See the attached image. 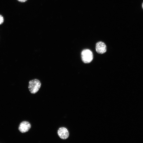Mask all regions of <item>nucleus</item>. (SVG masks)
Here are the masks:
<instances>
[{
    "instance_id": "1",
    "label": "nucleus",
    "mask_w": 143,
    "mask_h": 143,
    "mask_svg": "<svg viewBox=\"0 0 143 143\" xmlns=\"http://www.w3.org/2000/svg\"><path fill=\"white\" fill-rule=\"evenodd\" d=\"M82 61L84 63L88 64L91 62L93 59V55L92 51L89 49L83 50L81 53Z\"/></svg>"
},
{
    "instance_id": "2",
    "label": "nucleus",
    "mask_w": 143,
    "mask_h": 143,
    "mask_svg": "<svg viewBox=\"0 0 143 143\" xmlns=\"http://www.w3.org/2000/svg\"><path fill=\"white\" fill-rule=\"evenodd\" d=\"M41 85V83L40 81L35 79L29 81L28 88L31 93L35 94L39 90Z\"/></svg>"
},
{
    "instance_id": "3",
    "label": "nucleus",
    "mask_w": 143,
    "mask_h": 143,
    "mask_svg": "<svg viewBox=\"0 0 143 143\" xmlns=\"http://www.w3.org/2000/svg\"><path fill=\"white\" fill-rule=\"evenodd\" d=\"M95 49L96 51L98 53L104 54L107 51V46L104 42L101 41H99L96 44Z\"/></svg>"
},
{
    "instance_id": "4",
    "label": "nucleus",
    "mask_w": 143,
    "mask_h": 143,
    "mask_svg": "<svg viewBox=\"0 0 143 143\" xmlns=\"http://www.w3.org/2000/svg\"><path fill=\"white\" fill-rule=\"evenodd\" d=\"M57 134L59 137L63 140L68 138L69 136V133L68 130L64 127L59 128L57 131Z\"/></svg>"
},
{
    "instance_id": "5",
    "label": "nucleus",
    "mask_w": 143,
    "mask_h": 143,
    "mask_svg": "<svg viewBox=\"0 0 143 143\" xmlns=\"http://www.w3.org/2000/svg\"><path fill=\"white\" fill-rule=\"evenodd\" d=\"M31 127V124L29 122L24 121L22 122L20 124L19 127V129L21 132L24 133L28 131Z\"/></svg>"
},
{
    "instance_id": "6",
    "label": "nucleus",
    "mask_w": 143,
    "mask_h": 143,
    "mask_svg": "<svg viewBox=\"0 0 143 143\" xmlns=\"http://www.w3.org/2000/svg\"><path fill=\"white\" fill-rule=\"evenodd\" d=\"M4 19L3 16L0 15V25L2 24L3 22Z\"/></svg>"
},
{
    "instance_id": "7",
    "label": "nucleus",
    "mask_w": 143,
    "mask_h": 143,
    "mask_svg": "<svg viewBox=\"0 0 143 143\" xmlns=\"http://www.w3.org/2000/svg\"><path fill=\"white\" fill-rule=\"evenodd\" d=\"M18 1L20 2H25L27 0H17Z\"/></svg>"
},
{
    "instance_id": "8",
    "label": "nucleus",
    "mask_w": 143,
    "mask_h": 143,
    "mask_svg": "<svg viewBox=\"0 0 143 143\" xmlns=\"http://www.w3.org/2000/svg\"><path fill=\"white\" fill-rule=\"evenodd\" d=\"M142 8L143 10V2L142 3Z\"/></svg>"
}]
</instances>
